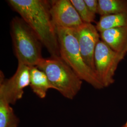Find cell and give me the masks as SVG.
<instances>
[{
  "mask_svg": "<svg viewBox=\"0 0 127 127\" xmlns=\"http://www.w3.org/2000/svg\"><path fill=\"white\" fill-rule=\"evenodd\" d=\"M56 31L59 47L60 57L83 81L95 89L104 88L95 71L82 59L73 29L57 28Z\"/></svg>",
  "mask_w": 127,
  "mask_h": 127,
  "instance_id": "obj_2",
  "label": "cell"
},
{
  "mask_svg": "<svg viewBox=\"0 0 127 127\" xmlns=\"http://www.w3.org/2000/svg\"><path fill=\"white\" fill-rule=\"evenodd\" d=\"M10 34L18 63L37 66L43 59L42 44L33 30L21 17H16L10 23Z\"/></svg>",
  "mask_w": 127,
  "mask_h": 127,
  "instance_id": "obj_3",
  "label": "cell"
},
{
  "mask_svg": "<svg viewBox=\"0 0 127 127\" xmlns=\"http://www.w3.org/2000/svg\"><path fill=\"white\" fill-rule=\"evenodd\" d=\"M100 34L101 40L112 50L127 54V27L106 30Z\"/></svg>",
  "mask_w": 127,
  "mask_h": 127,
  "instance_id": "obj_9",
  "label": "cell"
},
{
  "mask_svg": "<svg viewBox=\"0 0 127 127\" xmlns=\"http://www.w3.org/2000/svg\"><path fill=\"white\" fill-rule=\"evenodd\" d=\"M37 67L45 73L56 90L69 99L81 90L82 81L60 57L43 58Z\"/></svg>",
  "mask_w": 127,
  "mask_h": 127,
  "instance_id": "obj_4",
  "label": "cell"
},
{
  "mask_svg": "<svg viewBox=\"0 0 127 127\" xmlns=\"http://www.w3.org/2000/svg\"><path fill=\"white\" fill-rule=\"evenodd\" d=\"M19 120L10 104L0 97V127H18Z\"/></svg>",
  "mask_w": 127,
  "mask_h": 127,
  "instance_id": "obj_13",
  "label": "cell"
},
{
  "mask_svg": "<svg viewBox=\"0 0 127 127\" xmlns=\"http://www.w3.org/2000/svg\"><path fill=\"white\" fill-rule=\"evenodd\" d=\"M0 82V97L10 104H14L22 98L24 90L30 85L29 66L18 63L15 74L9 79H5L1 73Z\"/></svg>",
  "mask_w": 127,
  "mask_h": 127,
  "instance_id": "obj_6",
  "label": "cell"
},
{
  "mask_svg": "<svg viewBox=\"0 0 127 127\" xmlns=\"http://www.w3.org/2000/svg\"><path fill=\"white\" fill-rule=\"evenodd\" d=\"M95 27L99 32L114 28L127 27V11L101 16Z\"/></svg>",
  "mask_w": 127,
  "mask_h": 127,
  "instance_id": "obj_11",
  "label": "cell"
},
{
  "mask_svg": "<svg viewBox=\"0 0 127 127\" xmlns=\"http://www.w3.org/2000/svg\"><path fill=\"white\" fill-rule=\"evenodd\" d=\"M71 1L83 23L92 24L95 22V14L88 9L84 0H71Z\"/></svg>",
  "mask_w": 127,
  "mask_h": 127,
  "instance_id": "obj_14",
  "label": "cell"
},
{
  "mask_svg": "<svg viewBox=\"0 0 127 127\" xmlns=\"http://www.w3.org/2000/svg\"><path fill=\"white\" fill-rule=\"evenodd\" d=\"M126 55L112 50L101 40L99 41L95 48L94 62L95 73L104 88L114 82L118 65Z\"/></svg>",
  "mask_w": 127,
  "mask_h": 127,
  "instance_id": "obj_5",
  "label": "cell"
},
{
  "mask_svg": "<svg viewBox=\"0 0 127 127\" xmlns=\"http://www.w3.org/2000/svg\"><path fill=\"white\" fill-rule=\"evenodd\" d=\"M122 127H127V122L123 125V126Z\"/></svg>",
  "mask_w": 127,
  "mask_h": 127,
  "instance_id": "obj_16",
  "label": "cell"
},
{
  "mask_svg": "<svg viewBox=\"0 0 127 127\" xmlns=\"http://www.w3.org/2000/svg\"><path fill=\"white\" fill-rule=\"evenodd\" d=\"M88 9L91 12L95 14L98 12V1L97 0H84Z\"/></svg>",
  "mask_w": 127,
  "mask_h": 127,
  "instance_id": "obj_15",
  "label": "cell"
},
{
  "mask_svg": "<svg viewBox=\"0 0 127 127\" xmlns=\"http://www.w3.org/2000/svg\"><path fill=\"white\" fill-rule=\"evenodd\" d=\"M73 30L82 59L87 65L95 72L94 56L96 47L100 41V32L91 23H84Z\"/></svg>",
  "mask_w": 127,
  "mask_h": 127,
  "instance_id": "obj_8",
  "label": "cell"
},
{
  "mask_svg": "<svg viewBox=\"0 0 127 127\" xmlns=\"http://www.w3.org/2000/svg\"><path fill=\"white\" fill-rule=\"evenodd\" d=\"M7 1L36 33L51 57H60L58 36L50 16V1L9 0Z\"/></svg>",
  "mask_w": 127,
  "mask_h": 127,
  "instance_id": "obj_1",
  "label": "cell"
},
{
  "mask_svg": "<svg viewBox=\"0 0 127 127\" xmlns=\"http://www.w3.org/2000/svg\"><path fill=\"white\" fill-rule=\"evenodd\" d=\"M30 86L39 98H44L50 89H54L45 73L36 66H29Z\"/></svg>",
  "mask_w": 127,
  "mask_h": 127,
  "instance_id": "obj_10",
  "label": "cell"
},
{
  "mask_svg": "<svg viewBox=\"0 0 127 127\" xmlns=\"http://www.w3.org/2000/svg\"><path fill=\"white\" fill-rule=\"evenodd\" d=\"M98 12L100 16L127 11V0H98Z\"/></svg>",
  "mask_w": 127,
  "mask_h": 127,
  "instance_id": "obj_12",
  "label": "cell"
},
{
  "mask_svg": "<svg viewBox=\"0 0 127 127\" xmlns=\"http://www.w3.org/2000/svg\"><path fill=\"white\" fill-rule=\"evenodd\" d=\"M50 13L53 27L76 29L84 23L70 0L50 1Z\"/></svg>",
  "mask_w": 127,
  "mask_h": 127,
  "instance_id": "obj_7",
  "label": "cell"
}]
</instances>
